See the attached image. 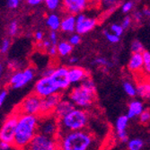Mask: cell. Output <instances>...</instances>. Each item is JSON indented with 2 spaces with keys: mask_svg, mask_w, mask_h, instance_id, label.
Wrapping results in <instances>:
<instances>
[{
  "mask_svg": "<svg viewBox=\"0 0 150 150\" xmlns=\"http://www.w3.org/2000/svg\"><path fill=\"white\" fill-rule=\"evenodd\" d=\"M59 150H100L97 136L89 129L67 132L58 137Z\"/></svg>",
  "mask_w": 150,
  "mask_h": 150,
  "instance_id": "1",
  "label": "cell"
},
{
  "mask_svg": "<svg viewBox=\"0 0 150 150\" xmlns=\"http://www.w3.org/2000/svg\"><path fill=\"white\" fill-rule=\"evenodd\" d=\"M40 116L20 114L13 146L18 149L28 148L35 136L38 134Z\"/></svg>",
  "mask_w": 150,
  "mask_h": 150,
  "instance_id": "2",
  "label": "cell"
},
{
  "mask_svg": "<svg viewBox=\"0 0 150 150\" xmlns=\"http://www.w3.org/2000/svg\"><path fill=\"white\" fill-rule=\"evenodd\" d=\"M96 99V87L91 77L86 78L80 85L74 86L69 93V100L79 109L90 108Z\"/></svg>",
  "mask_w": 150,
  "mask_h": 150,
  "instance_id": "3",
  "label": "cell"
},
{
  "mask_svg": "<svg viewBox=\"0 0 150 150\" xmlns=\"http://www.w3.org/2000/svg\"><path fill=\"white\" fill-rule=\"evenodd\" d=\"M89 114L86 110L75 108L74 110L59 120V134L86 129L89 124Z\"/></svg>",
  "mask_w": 150,
  "mask_h": 150,
  "instance_id": "4",
  "label": "cell"
},
{
  "mask_svg": "<svg viewBox=\"0 0 150 150\" xmlns=\"http://www.w3.org/2000/svg\"><path fill=\"white\" fill-rule=\"evenodd\" d=\"M38 133L42 134L50 138L58 139L59 134V120L54 116H40Z\"/></svg>",
  "mask_w": 150,
  "mask_h": 150,
  "instance_id": "5",
  "label": "cell"
},
{
  "mask_svg": "<svg viewBox=\"0 0 150 150\" xmlns=\"http://www.w3.org/2000/svg\"><path fill=\"white\" fill-rule=\"evenodd\" d=\"M40 106H42V98L33 93L22 101L18 106L17 112L19 114L40 116Z\"/></svg>",
  "mask_w": 150,
  "mask_h": 150,
  "instance_id": "6",
  "label": "cell"
},
{
  "mask_svg": "<svg viewBox=\"0 0 150 150\" xmlns=\"http://www.w3.org/2000/svg\"><path fill=\"white\" fill-rule=\"evenodd\" d=\"M19 115L20 114L18 112L13 113L5 120L0 129V140L1 141L10 143L12 145L13 144Z\"/></svg>",
  "mask_w": 150,
  "mask_h": 150,
  "instance_id": "7",
  "label": "cell"
},
{
  "mask_svg": "<svg viewBox=\"0 0 150 150\" xmlns=\"http://www.w3.org/2000/svg\"><path fill=\"white\" fill-rule=\"evenodd\" d=\"M35 76V69L33 67H26L23 71L13 73L9 78V85L13 89H20L28 85Z\"/></svg>",
  "mask_w": 150,
  "mask_h": 150,
  "instance_id": "8",
  "label": "cell"
},
{
  "mask_svg": "<svg viewBox=\"0 0 150 150\" xmlns=\"http://www.w3.org/2000/svg\"><path fill=\"white\" fill-rule=\"evenodd\" d=\"M59 93H60L59 88L54 84L50 76H42L34 85V93L42 99Z\"/></svg>",
  "mask_w": 150,
  "mask_h": 150,
  "instance_id": "9",
  "label": "cell"
},
{
  "mask_svg": "<svg viewBox=\"0 0 150 150\" xmlns=\"http://www.w3.org/2000/svg\"><path fill=\"white\" fill-rule=\"evenodd\" d=\"M29 150H59L58 139L37 134L28 146Z\"/></svg>",
  "mask_w": 150,
  "mask_h": 150,
  "instance_id": "10",
  "label": "cell"
},
{
  "mask_svg": "<svg viewBox=\"0 0 150 150\" xmlns=\"http://www.w3.org/2000/svg\"><path fill=\"white\" fill-rule=\"evenodd\" d=\"M50 78L54 82V84L56 85V86L59 88V92L67 90L71 86L69 76V67H56L55 70L50 76Z\"/></svg>",
  "mask_w": 150,
  "mask_h": 150,
  "instance_id": "11",
  "label": "cell"
},
{
  "mask_svg": "<svg viewBox=\"0 0 150 150\" xmlns=\"http://www.w3.org/2000/svg\"><path fill=\"white\" fill-rule=\"evenodd\" d=\"M97 24V20L93 17L86 16L85 13L76 16V32L77 34H86L91 32Z\"/></svg>",
  "mask_w": 150,
  "mask_h": 150,
  "instance_id": "12",
  "label": "cell"
},
{
  "mask_svg": "<svg viewBox=\"0 0 150 150\" xmlns=\"http://www.w3.org/2000/svg\"><path fill=\"white\" fill-rule=\"evenodd\" d=\"M62 99V94L60 93L52 94L50 96L42 99V106H40V116H47L53 114L54 110Z\"/></svg>",
  "mask_w": 150,
  "mask_h": 150,
  "instance_id": "13",
  "label": "cell"
},
{
  "mask_svg": "<svg viewBox=\"0 0 150 150\" xmlns=\"http://www.w3.org/2000/svg\"><path fill=\"white\" fill-rule=\"evenodd\" d=\"M63 8L69 13V15H80L88 6V1L86 0H64L62 1Z\"/></svg>",
  "mask_w": 150,
  "mask_h": 150,
  "instance_id": "14",
  "label": "cell"
},
{
  "mask_svg": "<svg viewBox=\"0 0 150 150\" xmlns=\"http://www.w3.org/2000/svg\"><path fill=\"white\" fill-rule=\"evenodd\" d=\"M69 76L71 85H76V84L80 85L86 78L90 77L89 73L86 69L76 66H72L69 67Z\"/></svg>",
  "mask_w": 150,
  "mask_h": 150,
  "instance_id": "15",
  "label": "cell"
},
{
  "mask_svg": "<svg viewBox=\"0 0 150 150\" xmlns=\"http://www.w3.org/2000/svg\"><path fill=\"white\" fill-rule=\"evenodd\" d=\"M129 119L127 117V115H121L116 120V124H115L116 135H117L118 139L121 142L129 141L127 131H126V129L129 123Z\"/></svg>",
  "mask_w": 150,
  "mask_h": 150,
  "instance_id": "16",
  "label": "cell"
},
{
  "mask_svg": "<svg viewBox=\"0 0 150 150\" xmlns=\"http://www.w3.org/2000/svg\"><path fill=\"white\" fill-rule=\"evenodd\" d=\"M75 109V105L69 99H61V101L57 105L56 109L53 112V115L55 116L59 120L64 118L69 112H71Z\"/></svg>",
  "mask_w": 150,
  "mask_h": 150,
  "instance_id": "17",
  "label": "cell"
},
{
  "mask_svg": "<svg viewBox=\"0 0 150 150\" xmlns=\"http://www.w3.org/2000/svg\"><path fill=\"white\" fill-rule=\"evenodd\" d=\"M143 65H144V60H143V55L141 53H132V55L129 60L128 64V69L129 71L133 73H139L140 71L143 72Z\"/></svg>",
  "mask_w": 150,
  "mask_h": 150,
  "instance_id": "18",
  "label": "cell"
},
{
  "mask_svg": "<svg viewBox=\"0 0 150 150\" xmlns=\"http://www.w3.org/2000/svg\"><path fill=\"white\" fill-rule=\"evenodd\" d=\"M144 110H145V108H144L143 103L139 100H134L129 103L127 117L129 120L136 118V117H139V115L144 112Z\"/></svg>",
  "mask_w": 150,
  "mask_h": 150,
  "instance_id": "19",
  "label": "cell"
},
{
  "mask_svg": "<svg viewBox=\"0 0 150 150\" xmlns=\"http://www.w3.org/2000/svg\"><path fill=\"white\" fill-rule=\"evenodd\" d=\"M76 27V16L67 15L61 20L60 30L64 33H73Z\"/></svg>",
  "mask_w": 150,
  "mask_h": 150,
  "instance_id": "20",
  "label": "cell"
},
{
  "mask_svg": "<svg viewBox=\"0 0 150 150\" xmlns=\"http://www.w3.org/2000/svg\"><path fill=\"white\" fill-rule=\"evenodd\" d=\"M138 95L143 99L150 100V80H141L137 85Z\"/></svg>",
  "mask_w": 150,
  "mask_h": 150,
  "instance_id": "21",
  "label": "cell"
},
{
  "mask_svg": "<svg viewBox=\"0 0 150 150\" xmlns=\"http://www.w3.org/2000/svg\"><path fill=\"white\" fill-rule=\"evenodd\" d=\"M61 18L57 13H50L46 18V24L51 32H57L60 29L61 25Z\"/></svg>",
  "mask_w": 150,
  "mask_h": 150,
  "instance_id": "22",
  "label": "cell"
},
{
  "mask_svg": "<svg viewBox=\"0 0 150 150\" xmlns=\"http://www.w3.org/2000/svg\"><path fill=\"white\" fill-rule=\"evenodd\" d=\"M58 54L61 57H67L71 54L73 46L69 42V40H61L57 45Z\"/></svg>",
  "mask_w": 150,
  "mask_h": 150,
  "instance_id": "23",
  "label": "cell"
},
{
  "mask_svg": "<svg viewBox=\"0 0 150 150\" xmlns=\"http://www.w3.org/2000/svg\"><path fill=\"white\" fill-rule=\"evenodd\" d=\"M143 55V60H144V65H143V74L147 76V78L150 80V52L148 51H144L142 53Z\"/></svg>",
  "mask_w": 150,
  "mask_h": 150,
  "instance_id": "24",
  "label": "cell"
},
{
  "mask_svg": "<svg viewBox=\"0 0 150 150\" xmlns=\"http://www.w3.org/2000/svg\"><path fill=\"white\" fill-rule=\"evenodd\" d=\"M144 146V141L140 139H132L127 142L129 150H141Z\"/></svg>",
  "mask_w": 150,
  "mask_h": 150,
  "instance_id": "25",
  "label": "cell"
},
{
  "mask_svg": "<svg viewBox=\"0 0 150 150\" xmlns=\"http://www.w3.org/2000/svg\"><path fill=\"white\" fill-rule=\"evenodd\" d=\"M123 89L125 93L130 97H135L138 94L137 93V86L135 87V86L129 81H125L123 83Z\"/></svg>",
  "mask_w": 150,
  "mask_h": 150,
  "instance_id": "26",
  "label": "cell"
},
{
  "mask_svg": "<svg viewBox=\"0 0 150 150\" xmlns=\"http://www.w3.org/2000/svg\"><path fill=\"white\" fill-rule=\"evenodd\" d=\"M44 4L49 10L55 11V10L59 9V7L62 4V2L59 1V0H46V1H44Z\"/></svg>",
  "mask_w": 150,
  "mask_h": 150,
  "instance_id": "27",
  "label": "cell"
},
{
  "mask_svg": "<svg viewBox=\"0 0 150 150\" xmlns=\"http://www.w3.org/2000/svg\"><path fill=\"white\" fill-rule=\"evenodd\" d=\"M139 122L143 125H147L150 122V111L145 109L144 112L139 115Z\"/></svg>",
  "mask_w": 150,
  "mask_h": 150,
  "instance_id": "28",
  "label": "cell"
},
{
  "mask_svg": "<svg viewBox=\"0 0 150 150\" xmlns=\"http://www.w3.org/2000/svg\"><path fill=\"white\" fill-rule=\"evenodd\" d=\"M131 50L133 53H141V54L145 51L144 46L139 40H134L131 43Z\"/></svg>",
  "mask_w": 150,
  "mask_h": 150,
  "instance_id": "29",
  "label": "cell"
},
{
  "mask_svg": "<svg viewBox=\"0 0 150 150\" xmlns=\"http://www.w3.org/2000/svg\"><path fill=\"white\" fill-rule=\"evenodd\" d=\"M93 65H96V66H100V67H110L112 66V64L110 62V61H108L106 59L104 58H96L95 59H93Z\"/></svg>",
  "mask_w": 150,
  "mask_h": 150,
  "instance_id": "30",
  "label": "cell"
},
{
  "mask_svg": "<svg viewBox=\"0 0 150 150\" xmlns=\"http://www.w3.org/2000/svg\"><path fill=\"white\" fill-rule=\"evenodd\" d=\"M111 33H114L115 35L120 37L122 35V33H123L124 32V29L122 28L121 24H118V23H113L111 25Z\"/></svg>",
  "mask_w": 150,
  "mask_h": 150,
  "instance_id": "31",
  "label": "cell"
},
{
  "mask_svg": "<svg viewBox=\"0 0 150 150\" xmlns=\"http://www.w3.org/2000/svg\"><path fill=\"white\" fill-rule=\"evenodd\" d=\"M18 30H19V25L17 22L13 21L8 26V34L10 36H16L18 33Z\"/></svg>",
  "mask_w": 150,
  "mask_h": 150,
  "instance_id": "32",
  "label": "cell"
},
{
  "mask_svg": "<svg viewBox=\"0 0 150 150\" xmlns=\"http://www.w3.org/2000/svg\"><path fill=\"white\" fill-rule=\"evenodd\" d=\"M103 33H104V35H105L106 39L111 43H118L120 42V37L115 35L114 33H110V32H108V31H104Z\"/></svg>",
  "mask_w": 150,
  "mask_h": 150,
  "instance_id": "33",
  "label": "cell"
},
{
  "mask_svg": "<svg viewBox=\"0 0 150 150\" xmlns=\"http://www.w3.org/2000/svg\"><path fill=\"white\" fill-rule=\"evenodd\" d=\"M11 46V42L9 39H4L3 42L0 44V52L2 53H6L8 51L9 48Z\"/></svg>",
  "mask_w": 150,
  "mask_h": 150,
  "instance_id": "34",
  "label": "cell"
},
{
  "mask_svg": "<svg viewBox=\"0 0 150 150\" xmlns=\"http://www.w3.org/2000/svg\"><path fill=\"white\" fill-rule=\"evenodd\" d=\"M69 42L72 45V46H76L81 42V35L79 34H73L69 37Z\"/></svg>",
  "mask_w": 150,
  "mask_h": 150,
  "instance_id": "35",
  "label": "cell"
},
{
  "mask_svg": "<svg viewBox=\"0 0 150 150\" xmlns=\"http://www.w3.org/2000/svg\"><path fill=\"white\" fill-rule=\"evenodd\" d=\"M133 6H134L133 2L127 1V2H125V3H123L121 5V11L123 13H129L132 10Z\"/></svg>",
  "mask_w": 150,
  "mask_h": 150,
  "instance_id": "36",
  "label": "cell"
},
{
  "mask_svg": "<svg viewBox=\"0 0 150 150\" xmlns=\"http://www.w3.org/2000/svg\"><path fill=\"white\" fill-rule=\"evenodd\" d=\"M49 40L51 42L52 45H58L59 43V36L57 32H50V36H49Z\"/></svg>",
  "mask_w": 150,
  "mask_h": 150,
  "instance_id": "37",
  "label": "cell"
},
{
  "mask_svg": "<svg viewBox=\"0 0 150 150\" xmlns=\"http://www.w3.org/2000/svg\"><path fill=\"white\" fill-rule=\"evenodd\" d=\"M6 6L10 9H16L20 6V1L19 0H7Z\"/></svg>",
  "mask_w": 150,
  "mask_h": 150,
  "instance_id": "38",
  "label": "cell"
},
{
  "mask_svg": "<svg viewBox=\"0 0 150 150\" xmlns=\"http://www.w3.org/2000/svg\"><path fill=\"white\" fill-rule=\"evenodd\" d=\"M131 22H132V18L130 16H126L123 19V21H122V23H121L122 28H123L124 30L129 28V27L130 26V24H131Z\"/></svg>",
  "mask_w": 150,
  "mask_h": 150,
  "instance_id": "39",
  "label": "cell"
},
{
  "mask_svg": "<svg viewBox=\"0 0 150 150\" xmlns=\"http://www.w3.org/2000/svg\"><path fill=\"white\" fill-rule=\"evenodd\" d=\"M52 44H51V42H50V40L49 39H44L42 42H39V46L40 47V48H43V49H45V50H49L50 48V46H51Z\"/></svg>",
  "mask_w": 150,
  "mask_h": 150,
  "instance_id": "40",
  "label": "cell"
},
{
  "mask_svg": "<svg viewBox=\"0 0 150 150\" xmlns=\"http://www.w3.org/2000/svg\"><path fill=\"white\" fill-rule=\"evenodd\" d=\"M7 97V91L6 90H1L0 91V107H1L6 101Z\"/></svg>",
  "mask_w": 150,
  "mask_h": 150,
  "instance_id": "41",
  "label": "cell"
},
{
  "mask_svg": "<svg viewBox=\"0 0 150 150\" xmlns=\"http://www.w3.org/2000/svg\"><path fill=\"white\" fill-rule=\"evenodd\" d=\"M48 53L50 54V56L55 57L58 54V50H57V45H51L50 48L48 50Z\"/></svg>",
  "mask_w": 150,
  "mask_h": 150,
  "instance_id": "42",
  "label": "cell"
},
{
  "mask_svg": "<svg viewBox=\"0 0 150 150\" xmlns=\"http://www.w3.org/2000/svg\"><path fill=\"white\" fill-rule=\"evenodd\" d=\"M34 38L38 42H40L44 40V34L42 31H37L34 34Z\"/></svg>",
  "mask_w": 150,
  "mask_h": 150,
  "instance_id": "43",
  "label": "cell"
},
{
  "mask_svg": "<svg viewBox=\"0 0 150 150\" xmlns=\"http://www.w3.org/2000/svg\"><path fill=\"white\" fill-rule=\"evenodd\" d=\"M143 13L142 12H139V11H137L133 13V18L136 22H140L143 18Z\"/></svg>",
  "mask_w": 150,
  "mask_h": 150,
  "instance_id": "44",
  "label": "cell"
},
{
  "mask_svg": "<svg viewBox=\"0 0 150 150\" xmlns=\"http://www.w3.org/2000/svg\"><path fill=\"white\" fill-rule=\"evenodd\" d=\"M12 146L13 145L10 144V143H7V142L0 140V150H8V149H10V147Z\"/></svg>",
  "mask_w": 150,
  "mask_h": 150,
  "instance_id": "45",
  "label": "cell"
},
{
  "mask_svg": "<svg viewBox=\"0 0 150 150\" xmlns=\"http://www.w3.org/2000/svg\"><path fill=\"white\" fill-rule=\"evenodd\" d=\"M26 3L28 4L29 6H37L40 4H42V0H27Z\"/></svg>",
  "mask_w": 150,
  "mask_h": 150,
  "instance_id": "46",
  "label": "cell"
},
{
  "mask_svg": "<svg viewBox=\"0 0 150 150\" xmlns=\"http://www.w3.org/2000/svg\"><path fill=\"white\" fill-rule=\"evenodd\" d=\"M69 62L70 64L74 65V64H76V63L78 62V58H76V57H71V58H69Z\"/></svg>",
  "mask_w": 150,
  "mask_h": 150,
  "instance_id": "47",
  "label": "cell"
},
{
  "mask_svg": "<svg viewBox=\"0 0 150 150\" xmlns=\"http://www.w3.org/2000/svg\"><path fill=\"white\" fill-rule=\"evenodd\" d=\"M142 13H143L144 16H146L147 17H150V8H145V9H143Z\"/></svg>",
  "mask_w": 150,
  "mask_h": 150,
  "instance_id": "48",
  "label": "cell"
},
{
  "mask_svg": "<svg viewBox=\"0 0 150 150\" xmlns=\"http://www.w3.org/2000/svg\"><path fill=\"white\" fill-rule=\"evenodd\" d=\"M2 71H3V66L0 64V77H1V75H2Z\"/></svg>",
  "mask_w": 150,
  "mask_h": 150,
  "instance_id": "49",
  "label": "cell"
}]
</instances>
